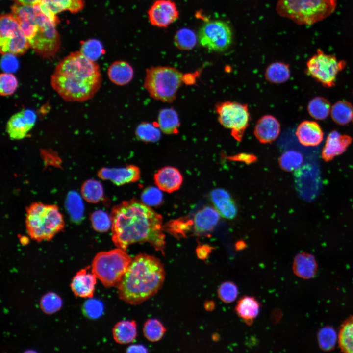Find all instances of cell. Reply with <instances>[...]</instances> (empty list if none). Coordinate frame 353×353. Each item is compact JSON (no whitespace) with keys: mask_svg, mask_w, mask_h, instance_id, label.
<instances>
[{"mask_svg":"<svg viewBox=\"0 0 353 353\" xmlns=\"http://www.w3.org/2000/svg\"><path fill=\"white\" fill-rule=\"evenodd\" d=\"M25 224L29 236L38 242L50 240L64 227L58 207L41 202L33 203L27 208Z\"/></svg>","mask_w":353,"mask_h":353,"instance_id":"cell-5","label":"cell"},{"mask_svg":"<svg viewBox=\"0 0 353 353\" xmlns=\"http://www.w3.org/2000/svg\"><path fill=\"white\" fill-rule=\"evenodd\" d=\"M156 185L161 190L172 193L179 189L183 177L179 171L172 166H166L159 169L154 176Z\"/></svg>","mask_w":353,"mask_h":353,"instance_id":"cell-20","label":"cell"},{"mask_svg":"<svg viewBox=\"0 0 353 353\" xmlns=\"http://www.w3.org/2000/svg\"><path fill=\"white\" fill-rule=\"evenodd\" d=\"M280 126L278 120L270 115H265L259 119L254 129L257 139L263 144L270 143L278 136Z\"/></svg>","mask_w":353,"mask_h":353,"instance_id":"cell-21","label":"cell"},{"mask_svg":"<svg viewBox=\"0 0 353 353\" xmlns=\"http://www.w3.org/2000/svg\"><path fill=\"white\" fill-rule=\"evenodd\" d=\"M204 308L208 311H211L215 308V303L212 301H208L205 303Z\"/></svg>","mask_w":353,"mask_h":353,"instance_id":"cell-52","label":"cell"},{"mask_svg":"<svg viewBox=\"0 0 353 353\" xmlns=\"http://www.w3.org/2000/svg\"><path fill=\"white\" fill-rule=\"evenodd\" d=\"M0 47L2 54L20 55L30 47L17 20L12 14H4L0 17Z\"/></svg>","mask_w":353,"mask_h":353,"instance_id":"cell-9","label":"cell"},{"mask_svg":"<svg viewBox=\"0 0 353 353\" xmlns=\"http://www.w3.org/2000/svg\"><path fill=\"white\" fill-rule=\"evenodd\" d=\"M296 135L299 142L305 146H316L323 139V132L319 124L311 121L302 122L298 126Z\"/></svg>","mask_w":353,"mask_h":353,"instance_id":"cell-22","label":"cell"},{"mask_svg":"<svg viewBox=\"0 0 353 353\" xmlns=\"http://www.w3.org/2000/svg\"><path fill=\"white\" fill-rule=\"evenodd\" d=\"M306 65L307 72L311 76L324 86L331 87L333 86L339 72L345 66V62L318 50Z\"/></svg>","mask_w":353,"mask_h":353,"instance_id":"cell-11","label":"cell"},{"mask_svg":"<svg viewBox=\"0 0 353 353\" xmlns=\"http://www.w3.org/2000/svg\"><path fill=\"white\" fill-rule=\"evenodd\" d=\"M330 114L336 123L346 125L353 119V107L347 101H339L331 107Z\"/></svg>","mask_w":353,"mask_h":353,"instance_id":"cell-30","label":"cell"},{"mask_svg":"<svg viewBox=\"0 0 353 353\" xmlns=\"http://www.w3.org/2000/svg\"><path fill=\"white\" fill-rule=\"evenodd\" d=\"M141 200L144 204L149 206H156L161 204L163 195L159 188L149 187L143 191Z\"/></svg>","mask_w":353,"mask_h":353,"instance_id":"cell-43","label":"cell"},{"mask_svg":"<svg viewBox=\"0 0 353 353\" xmlns=\"http://www.w3.org/2000/svg\"><path fill=\"white\" fill-rule=\"evenodd\" d=\"M81 192L84 198L92 203L99 202L103 195V189L101 183L95 180L86 181L82 185Z\"/></svg>","mask_w":353,"mask_h":353,"instance_id":"cell-35","label":"cell"},{"mask_svg":"<svg viewBox=\"0 0 353 353\" xmlns=\"http://www.w3.org/2000/svg\"><path fill=\"white\" fill-rule=\"evenodd\" d=\"M11 12L35 52L44 58L53 57L61 44L56 28L59 23L56 15L40 4L15 3L11 7Z\"/></svg>","mask_w":353,"mask_h":353,"instance_id":"cell-3","label":"cell"},{"mask_svg":"<svg viewBox=\"0 0 353 353\" xmlns=\"http://www.w3.org/2000/svg\"><path fill=\"white\" fill-rule=\"evenodd\" d=\"M149 20L153 26L165 28L179 17V11L172 0H156L148 11Z\"/></svg>","mask_w":353,"mask_h":353,"instance_id":"cell-13","label":"cell"},{"mask_svg":"<svg viewBox=\"0 0 353 353\" xmlns=\"http://www.w3.org/2000/svg\"><path fill=\"white\" fill-rule=\"evenodd\" d=\"M127 353H146L147 350L145 347L141 345H133L129 346L127 349Z\"/></svg>","mask_w":353,"mask_h":353,"instance_id":"cell-50","label":"cell"},{"mask_svg":"<svg viewBox=\"0 0 353 353\" xmlns=\"http://www.w3.org/2000/svg\"><path fill=\"white\" fill-rule=\"evenodd\" d=\"M214 249V247L209 244L200 245L196 248L197 256L200 259L205 260L208 258Z\"/></svg>","mask_w":353,"mask_h":353,"instance_id":"cell-48","label":"cell"},{"mask_svg":"<svg viewBox=\"0 0 353 353\" xmlns=\"http://www.w3.org/2000/svg\"><path fill=\"white\" fill-rule=\"evenodd\" d=\"M246 247V243L242 240H239L235 244V248L237 251L242 250L245 249Z\"/></svg>","mask_w":353,"mask_h":353,"instance_id":"cell-53","label":"cell"},{"mask_svg":"<svg viewBox=\"0 0 353 353\" xmlns=\"http://www.w3.org/2000/svg\"><path fill=\"white\" fill-rule=\"evenodd\" d=\"M210 199L220 215L227 219H234L238 212L235 201L226 189L216 188L210 193Z\"/></svg>","mask_w":353,"mask_h":353,"instance_id":"cell-18","label":"cell"},{"mask_svg":"<svg viewBox=\"0 0 353 353\" xmlns=\"http://www.w3.org/2000/svg\"><path fill=\"white\" fill-rule=\"evenodd\" d=\"M140 170L136 166L130 165L122 168H103L99 172L101 179L110 180L114 184L120 186L134 182L140 178Z\"/></svg>","mask_w":353,"mask_h":353,"instance_id":"cell-15","label":"cell"},{"mask_svg":"<svg viewBox=\"0 0 353 353\" xmlns=\"http://www.w3.org/2000/svg\"><path fill=\"white\" fill-rule=\"evenodd\" d=\"M68 208L71 215L75 218L81 216L82 211V205L79 197L74 193L70 194L68 199Z\"/></svg>","mask_w":353,"mask_h":353,"instance_id":"cell-47","label":"cell"},{"mask_svg":"<svg viewBox=\"0 0 353 353\" xmlns=\"http://www.w3.org/2000/svg\"><path fill=\"white\" fill-rule=\"evenodd\" d=\"M193 226V221L185 218L172 221L167 225L166 228L173 235L176 237L184 236Z\"/></svg>","mask_w":353,"mask_h":353,"instance_id":"cell-41","label":"cell"},{"mask_svg":"<svg viewBox=\"0 0 353 353\" xmlns=\"http://www.w3.org/2000/svg\"><path fill=\"white\" fill-rule=\"evenodd\" d=\"M83 310L88 317L96 319L101 315L103 310V305L99 300L90 299L84 304Z\"/></svg>","mask_w":353,"mask_h":353,"instance_id":"cell-46","label":"cell"},{"mask_svg":"<svg viewBox=\"0 0 353 353\" xmlns=\"http://www.w3.org/2000/svg\"><path fill=\"white\" fill-rule=\"evenodd\" d=\"M113 336L119 344L132 342L137 335V326L133 320H125L117 323L113 329Z\"/></svg>","mask_w":353,"mask_h":353,"instance_id":"cell-27","label":"cell"},{"mask_svg":"<svg viewBox=\"0 0 353 353\" xmlns=\"http://www.w3.org/2000/svg\"><path fill=\"white\" fill-rule=\"evenodd\" d=\"M197 36L192 30L184 28L178 30L175 36V43L177 48L182 50L193 49L197 43Z\"/></svg>","mask_w":353,"mask_h":353,"instance_id":"cell-37","label":"cell"},{"mask_svg":"<svg viewBox=\"0 0 353 353\" xmlns=\"http://www.w3.org/2000/svg\"><path fill=\"white\" fill-rule=\"evenodd\" d=\"M336 5L337 0H279L277 10L298 24L310 25L330 15Z\"/></svg>","mask_w":353,"mask_h":353,"instance_id":"cell-6","label":"cell"},{"mask_svg":"<svg viewBox=\"0 0 353 353\" xmlns=\"http://www.w3.org/2000/svg\"><path fill=\"white\" fill-rule=\"evenodd\" d=\"M16 3L26 5H34L39 4L41 0H13Z\"/></svg>","mask_w":353,"mask_h":353,"instance_id":"cell-51","label":"cell"},{"mask_svg":"<svg viewBox=\"0 0 353 353\" xmlns=\"http://www.w3.org/2000/svg\"><path fill=\"white\" fill-rule=\"evenodd\" d=\"M157 121L159 129L166 134L176 133L180 125L178 114L172 108L161 110L158 115Z\"/></svg>","mask_w":353,"mask_h":353,"instance_id":"cell-28","label":"cell"},{"mask_svg":"<svg viewBox=\"0 0 353 353\" xmlns=\"http://www.w3.org/2000/svg\"><path fill=\"white\" fill-rule=\"evenodd\" d=\"M164 279L165 270L158 258L138 254L132 259L117 286L118 295L129 304H140L158 292Z\"/></svg>","mask_w":353,"mask_h":353,"instance_id":"cell-4","label":"cell"},{"mask_svg":"<svg viewBox=\"0 0 353 353\" xmlns=\"http://www.w3.org/2000/svg\"><path fill=\"white\" fill-rule=\"evenodd\" d=\"M36 115L30 109H23L13 114L7 122L6 130L12 140L25 138L35 125Z\"/></svg>","mask_w":353,"mask_h":353,"instance_id":"cell-14","label":"cell"},{"mask_svg":"<svg viewBox=\"0 0 353 353\" xmlns=\"http://www.w3.org/2000/svg\"><path fill=\"white\" fill-rule=\"evenodd\" d=\"M110 217L112 239L117 248L126 251L132 244L148 242L164 254L162 217L149 206L134 199L123 201L113 208Z\"/></svg>","mask_w":353,"mask_h":353,"instance_id":"cell-1","label":"cell"},{"mask_svg":"<svg viewBox=\"0 0 353 353\" xmlns=\"http://www.w3.org/2000/svg\"><path fill=\"white\" fill-rule=\"evenodd\" d=\"M220 214L217 209L210 206H205L199 210L193 220L196 233L199 235H208L218 225Z\"/></svg>","mask_w":353,"mask_h":353,"instance_id":"cell-17","label":"cell"},{"mask_svg":"<svg viewBox=\"0 0 353 353\" xmlns=\"http://www.w3.org/2000/svg\"><path fill=\"white\" fill-rule=\"evenodd\" d=\"M101 83L99 65L80 51L71 52L62 59L50 76L51 87L66 101L84 102L92 99Z\"/></svg>","mask_w":353,"mask_h":353,"instance_id":"cell-2","label":"cell"},{"mask_svg":"<svg viewBox=\"0 0 353 353\" xmlns=\"http://www.w3.org/2000/svg\"><path fill=\"white\" fill-rule=\"evenodd\" d=\"M293 269L295 274L303 278H309L313 276L316 269L314 257L307 253H300L294 258Z\"/></svg>","mask_w":353,"mask_h":353,"instance_id":"cell-26","label":"cell"},{"mask_svg":"<svg viewBox=\"0 0 353 353\" xmlns=\"http://www.w3.org/2000/svg\"><path fill=\"white\" fill-rule=\"evenodd\" d=\"M216 111L220 123L230 129L232 136L240 141L250 119L247 105L236 101H226L218 103Z\"/></svg>","mask_w":353,"mask_h":353,"instance_id":"cell-10","label":"cell"},{"mask_svg":"<svg viewBox=\"0 0 353 353\" xmlns=\"http://www.w3.org/2000/svg\"><path fill=\"white\" fill-rule=\"evenodd\" d=\"M107 75L112 83L117 85L123 86L131 81L134 76V71L128 62L119 60L112 63L109 66Z\"/></svg>","mask_w":353,"mask_h":353,"instance_id":"cell-23","label":"cell"},{"mask_svg":"<svg viewBox=\"0 0 353 353\" xmlns=\"http://www.w3.org/2000/svg\"><path fill=\"white\" fill-rule=\"evenodd\" d=\"M290 76L289 66L283 62H276L270 64L266 69V79L272 83H281L288 80Z\"/></svg>","mask_w":353,"mask_h":353,"instance_id":"cell-29","label":"cell"},{"mask_svg":"<svg viewBox=\"0 0 353 353\" xmlns=\"http://www.w3.org/2000/svg\"><path fill=\"white\" fill-rule=\"evenodd\" d=\"M62 305V300L57 294L49 292L44 295L40 301V307L47 314H51L58 311Z\"/></svg>","mask_w":353,"mask_h":353,"instance_id":"cell-38","label":"cell"},{"mask_svg":"<svg viewBox=\"0 0 353 353\" xmlns=\"http://www.w3.org/2000/svg\"><path fill=\"white\" fill-rule=\"evenodd\" d=\"M229 160L238 161L246 164H251L255 162L257 158L254 155L251 154L240 153L236 155L228 157Z\"/></svg>","mask_w":353,"mask_h":353,"instance_id":"cell-49","label":"cell"},{"mask_svg":"<svg viewBox=\"0 0 353 353\" xmlns=\"http://www.w3.org/2000/svg\"><path fill=\"white\" fill-rule=\"evenodd\" d=\"M165 331L166 329L162 324L155 319L148 320L143 328L145 337L151 342H156L160 340Z\"/></svg>","mask_w":353,"mask_h":353,"instance_id":"cell-36","label":"cell"},{"mask_svg":"<svg viewBox=\"0 0 353 353\" xmlns=\"http://www.w3.org/2000/svg\"><path fill=\"white\" fill-rule=\"evenodd\" d=\"M18 86L16 76L11 73L4 72L0 75V94L2 96L13 94Z\"/></svg>","mask_w":353,"mask_h":353,"instance_id":"cell-39","label":"cell"},{"mask_svg":"<svg viewBox=\"0 0 353 353\" xmlns=\"http://www.w3.org/2000/svg\"><path fill=\"white\" fill-rule=\"evenodd\" d=\"M159 128L151 123L143 122L137 126L135 134L136 137L142 141L154 142L158 141L161 137L160 129Z\"/></svg>","mask_w":353,"mask_h":353,"instance_id":"cell-34","label":"cell"},{"mask_svg":"<svg viewBox=\"0 0 353 353\" xmlns=\"http://www.w3.org/2000/svg\"><path fill=\"white\" fill-rule=\"evenodd\" d=\"M303 161L302 154L295 150H289L280 156L278 162L280 168L285 171L292 172L299 168Z\"/></svg>","mask_w":353,"mask_h":353,"instance_id":"cell-33","label":"cell"},{"mask_svg":"<svg viewBox=\"0 0 353 353\" xmlns=\"http://www.w3.org/2000/svg\"><path fill=\"white\" fill-rule=\"evenodd\" d=\"M338 343L342 352L353 353V316L342 324L339 332Z\"/></svg>","mask_w":353,"mask_h":353,"instance_id":"cell-31","label":"cell"},{"mask_svg":"<svg viewBox=\"0 0 353 353\" xmlns=\"http://www.w3.org/2000/svg\"><path fill=\"white\" fill-rule=\"evenodd\" d=\"M183 79V74L175 67H152L146 71L144 87L152 98L170 102L176 98Z\"/></svg>","mask_w":353,"mask_h":353,"instance_id":"cell-7","label":"cell"},{"mask_svg":"<svg viewBox=\"0 0 353 353\" xmlns=\"http://www.w3.org/2000/svg\"><path fill=\"white\" fill-rule=\"evenodd\" d=\"M238 289L233 282L226 281L220 284L217 290L219 298L224 303H229L237 298Z\"/></svg>","mask_w":353,"mask_h":353,"instance_id":"cell-40","label":"cell"},{"mask_svg":"<svg viewBox=\"0 0 353 353\" xmlns=\"http://www.w3.org/2000/svg\"><path fill=\"white\" fill-rule=\"evenodd\" d=\"M80 51L87 57L95 61L103 54L104 50L99 41L92 40L84 43Z\"/></svg>","mask_w":353,"mask_h":353,"instance_id":"cell-44","label":"cell"},{"mask_svg":"<svg viewBox=\"0 0 353 353\" xmlns=\"http://www.w3.org/2000/svg\"><path fill=\"white\" fill-rule=\"evenodd\" d=\"M352 141L351 137L333 130L328 135L322 151V158L326 161L344 153Z\"/></svg>","mask_w":353,"mask_h":353,"instance_id":"cell-19","label":"cell"},{"mask_svg":"<svg viewBox=\"0 0 353 353\" xmlns=\"http://www.w3.org/2000/svg\"><path fill=\"white\" fill-rule=\"evenodd\" d=\"M125 251L117 248L94 257L91 271L105 287L117 286L121 281L132 260Z\"/></svg>","mask_w":353,"mask_h":353,"instance_id":"cell-8","label":"cell"},{"mask_svg":"<svg viewBox=\"0 0 353 353\" xmlns=\"http://www.w3.org/2000/svg\"></svg>","mask_w":353,"mask_h":353,"instance_id":"cell-54","label":"cell"},{"mask_svg":"<svg viewBox=\"0 0 353 353\" xmlns=\"http://www.w3.org/2000/svg\"><path fill=\"white\" fill-rule=\"evenodd\" d=\"M201 45L209 50L223 51L232 41V32L228 24L220 20L209 21L201 26L198 34Z\"/></svg>","mask_w":353,"mask_h":353,"instance_id":"cell-12","label":"cell"},{"mask_svg":"<svg viewBox=\"0 0 353 353\" xmlns=\"http://www.w3.org/2000/svg\"><path fill=\"white\" fill-rule=\"evenodd\" d=\"M260 308V304L254 297L245 296L238 301L235 310L247 325H251L258 316Z\"/></svg>","mask_w":353,"mask_h":353,"instance_id":"cell-24","label":"cell"},{"mask_svg":"<svg viewBox=\"0 0 353 353\" xmlns=\"http://www.w3.org/2000/svg\"><path fill=\"white\" fill-rule=\"evenodd\" d=\"M318 340L322 349L326 350L333 348L336 340V334L334 330L330 328H325L319 333Z\"/></svg>","mask_w":353,"mask_h":353,"instance_id":"cell-45","label":"cell"},{"mask_svg":"<svg viewBox=\"0 0 353 353\" xmlns=\"http://www.w3.org/2000/svg\"><path fill=\"white\" fill-rule=\"evenodd\" d=\"M331 107L326 99L317 97L310 101L307 109L311 116L317 120H324L330 113Z\"/></svg>","mask_w":353,"mask_h":353,"instance_id":"cell-32","label":"cell"},{"mask_svg":"<svg viewBox=\"0 0 353 353\" xmlns=\"http://www.w3.org/2000/svg\"><path fill=\"white\" fill-rule=\"evenodd\" d=\"M87 266L78 271L73 277L71 288L74 295L80 298H92L97 281L96 276L89 271Z\"/></svg>","mask_w":353,"mask_h":353,"instance_id":"cell-16","label":"cell"},{"mask_svg":"<svg viewBox=\"0 0 353 353\" xmlns=\"http://www.w3.org/2000/svg\"><path fill=\"white\" fill-rule=\"evenodd\" d=\"M91 222L94 228L101 232L107 231L112 225L111 217L101 210L93 213L91 215Z\"/></svg>","mask_w":353,"mask_h":353,"instance_id":"cell-42","label":"cell"},{"mask_svg":"<svg viewBox=\"0 0 353 353\" xmlns=\"http://www.w3.org/2000/svg\"><path fill=\"white\" fill-rule=\"evenodd\" d=\"M50 12L56 15L64 11L76 13L84 6V0H41L39 3Z\"/></svg>","mask_w":353,"mask_h":353,"instance_id":"cell-25","label":"cell"}]
</instances>
